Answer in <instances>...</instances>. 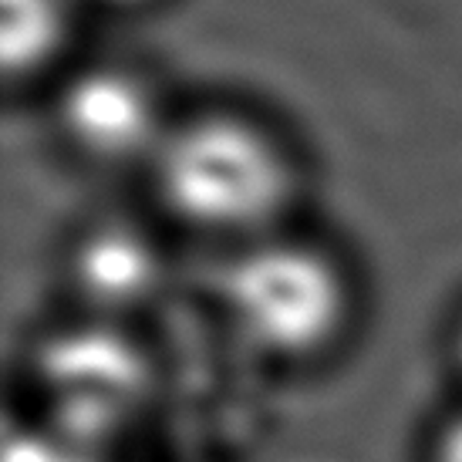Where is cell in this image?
<instances>
[{
    "instance_id": "obj_8",
    "label": "cell",
    "mask_w": 462,
    "mask_h": 462,
    "mask_svg": "<svg viewBox=\"0 0 462 462\" xmlns=\"http://www.w3.org/2000/svg\"><path fill=\"white\" fill-rule=\"evenodd\" d=\"M459 351H462V334H459Z\"/></svg>"
},
{
    "instance_id": "obj_6",
    "label": "cell",
    "mask_w": 462,
    "mask_h": 462,
    "mask_svg": "<svg viewBox=\"0 0 462 462\" xmlns=\"http://www.w3.org/2000/svg\"><path fill=\"white\" fill-rule=\"evenodd\" d=\"M432 462H462V419L442 429V436L436 442Z\"/></svg>"
},
{
    "instance_id": "obj_2",
    "label": "cell",
    "mask_w": 462,
    "mask_h": 462,
    "mask_svg": "<svg viewBox=\"0 0 462 462\" xmlns=\"http://www.w3.org/2000/svg\"><path fill=\"white\" fill-rule=\"evenodd\" d=\"M226 308L254 345L273 355H308L328 345L345 318V283L310 246L263 244L230 267Z\"/></svg>"
},
{
    "instance_id": "obj_1",
    "label": "cell",
    "mask_w": 462,
    "mask_h": 462,
    "mask_svg": "<svg viewBox=\"0 0 462 462\" xmlns=\"http://www.w3.org/2000/svg\"><path fill=\"white\" fill-rule=\"evenodd\" d=\"M155 169L166 203L203 230H257L287 196L281 149L257 125L230 116L166 132Z\"/></svg>"
},
{
    "instance_id": "obj_5",
    "label": "cell",
    "mask_w": 462,
    "mask_h": 462,
    "mask_svg": "<svg viewBox=\"0 0 462 462\" xmlns=\"http://www.w3.org/2000/svg\"><path fill=\"white\" fill-rule=\"evenodd\" d=\"M85 277L95 294L129 300L152 277V260L132 236H105L85 254Z\"/></svg>"
},
{
    "instance_id": "obj_7",
    "label": "cell",
    "mask_w": 462,
    "mask_h": 462,
    "mask_svg": "<svg viewBox=\"0 0 462 462\" xmlns=\"http://www.w3.org/2000/svg\"><path fill=\"white\" fill-rule=\"evenodd\" d=\"M108 4H139V0H108Z\"/></svg>"
},
{
    "instance_id": "obj_3",
    "label": "cell",
    "mask_w": 462,
    "mask_h": 462,
    "mask_svg": "<svg viewBox=\"0 0 462 462\" xmlns=\"http://www.w3.org/2000/svg\"><path fill=\"white\" fill-rule=\"evenodd\" d=\"M65 125L88 155L118 162L142 152H159L166 132L149 88L129 71H85L65 95Z\"/></svg>"
},
{
    "instance_id": "obj_4",
    "label": "cell",
    "mask_w": 462,
    "mask_h": 462,
    "mask_svg": "<svg viewBox=\"0 0 462 462\" xmlns=\"http://www.w3.org/2000/svg\"><path fill=\"white\" fill-rule=\"evenodd\" d=\"M68 0H0V54L4 68L34 71L65 38Z\"/></svg>"
}]
</instances>
